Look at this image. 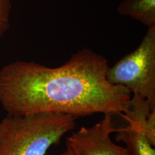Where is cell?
Returning a JSON list of instances; mask_svg holds the SVG:
<instances>
[{
  "label": "cell",
  "mask_w": 155,
  "mask_h": 155,
  "mask_svg": "<svg viewBox=\"0 0 155 155\" xmlns=\"http://www.w3.org/2000/svg\"><path fill=\"white\" fill-rule=\"evenodd\" d=\"M108 68L104 56L88 48L56 68L12 62L0 70V104L10 116L52 113L77 118L103 114L121 117L131 94L108 82Z\"/></svg>",
  "instance_id": "obj_1"
},
{
  "label": "cell",
  "mask_w": 155,
  "mask_h": 155,
  "mask_svg": "<svg viewBox=\"0 0 155 155\" xmlns=\"http://www.w3.org/2000/svg\"><path fill=\"white\" fill-rule=\"evenodd\" d=\"M75 119L52 113L7 115L0 121V155H45L75 129Z\"/></svg>",
  "instance_id": "obj_2"
},
{
  "label": "cell",
  "mask_w": 155,
  "mask_h": 155,
  "mask_svg": "<svg viewBox=\"0 0 155 155\" xmlns=\"http://www.w3.org/2000/svg\"><path fill=\"white\" fill-rule=\"evenodd\" d=\"M106 78L155 106V26L147 28L137 49L109 66Z\"/></svg>",
  "instance_id": "obj_3"
},
{
  "label": "cell",
  "mask_w": 155,
  "mask_h": 155,
  "mask_svg": "<svg viewBox=\"0 0 155 155\" xmlns=\"http://www.w3.org/2000/svg\"><path fill=\"white\" fill-rule=\"evenodd\" d=\"M112 115L104 114L99 122L90 127H82L67 139V145L80 155H131L126 147L116 144L111 134L116 133Z\"/></svg>",
  "instance_id": "obj_4"
},
{
  "label": "cell",
  "mask_w": 155,
  "mask_h": 155,
  "mask_svg": "<svg viewBox=\"0 0 155 155\" xmlns=\"http://www.w3.org/2000/svg\"><path fill=\"white\" fill-rule=\"evenodd\" d=\"M152 111L146 100L134 96L131 98L127 112L121 116L128 125L117 128L116 141L123 142L131 155H155L154 146L144 134L147 119Z\"/></svg>",
  "instance_id": "obj_5"
},
{
  "label": "cell",
  "mask_w": 155,
  "mask_h": 155,
  "mask_svg": "<svg viewBox=\"0 0 155 155\" xmlns=\"http://www.w3.org/2000/svg\"><path fill=\"white\" fill-rule=\"evenodd\" d=\"M117 12L139 21L147 28L155 26V0H124L118 5Z\"/></svg>",
  "instance_id": "obj_6"
},
{
  "label": "cell",
  "mask_w": 155,
  "mask_h": 155,
  "mask_svg": "<svg viewBox=\"0 0 155 155\" xmlns=\"http://www.w3.org/2000/svg\"><path fill=\"white\" fill-rule=\"evenodd\" d=\"M12 7L11 0H0V38L7 32L10 27Z\"/></svg>",
  "instance_id": "obj_7"
},
{
  "label": "cell",
  "mask_w": 155,
  "mask_h": 155,
  "mask_svg": "<svg viewBox=\"0 0 155 155\" xmlns=\"http://www.w3.org/2000/svg\"><path fill=\"white\" fill-rule=\"evenodd\" d=\"M61 155H80V154L75 152L73 148H71V147L68 146V145H67L66 149H65V150L62 153Z\"/></svg>",
  "instance_id": "obj_8"
}]
</instances>
